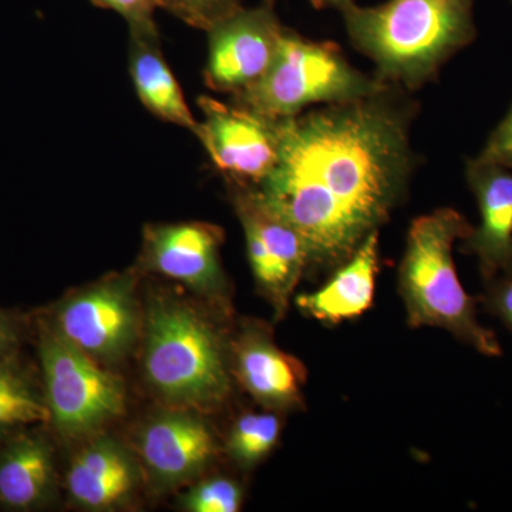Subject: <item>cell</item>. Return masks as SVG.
<instances>
[{
  "instance_id": "cell-4",
  "label": "cell",
  "mask_w": 512,
  "mask_h": 512,
  "mask_svg": "<svg viewBox=\"0 0 512 512\" xmlns=\"http://www.w3.org/2000/svg\"><path fill=\"white\" fill-rule=\"evenodd\" d=\"M143 366L150 386L177 407L215 409L231 393L232 370L221 336L187 303H151Z\"/></svg>"
},
{
  "instance_id": "cell-27",
  "label": "cell",
  "mask_w": 512,
  "mask_h": 512,
  "mask_svg": "<svg viewBox=\"0 0 512 512\" xmlns=\"http://www.w3.org/2000/svg\"><path fill=\"white\" fill-rule=\"evenodd\" d=\"M265 5L274 6L275 0H264Z\"/></svg>"
},
{
  "instance_id": "cell-3",
  "label": "cell",
  "mask_w": 512,
  "mask_h": 512,
  "mask_svg": "<svg viewBox=\"0 0 512 512\" xmlns=\"http://www.w3.org/2000/svg\"><path fill=\"white\" fill-rule=\"evenodd\" d=\"M453 208L412 222L399 268V293L412 328H439L484 356L503 355L493 330L478 320L476 301L458 278L453 248L473 231Z\"/></svg>"
},
{
  "instance_id": "cell-20",
  "label": "cell",
  "mask_w": 512,
  "mask_h": 512,
  "mask_svg": "<svg viewBox=\"0 0 512 512\" xmlns=\"http://www.w3.org/2000/svg\"><path fill=\"white\" fill-rule=\"evenodd\" d=\"M244 491L231 478L214 477L201 481L184 494L183 507L191 512H237L241 510Z\"/></svg>"
},
{
  "instance_id": "cell-18",
  "label": "cell",
  "mask_w": 512,
  "mask_h": 512,
  "mask_svg": "<svg viewBox=\"0 0 512 512\" xmlns=\"http://www.w3.org/2000/svg\"><path fill=\"white\" fill-rule=\"evenodd\" d=\"M47 423L45 393L19 352L0 360V446L20 431Z\"/></svg>"
},
{
  "instance_id": "cell-19",
  "label": "cell",
  "mask_w": 512,
  "mask_h": 512,
  "mask_svg": "<svg viewBox=\"0 0 512 512\" xmlns=\"http://www.w3.org/2000/svg\"><path fill=\"white\" fill-rule=\"evenodd\" d=\"M281 429V420L272 410L244 414L229 431V456L241 467H254L274 450Z\"/></svg>"
},
{
  "instance_id": "cell-14",
  "label": "cell",
  "mask_w": 512,
  "mask_h": 512,
  "mask_svg": "<svg viewBox=\"0 0 512 512\" xmlns=\"http://www.w3.org/2000/svg\"><path fill=\"white\" fill-rule=\"evenodd\" d=\"M136 463L119 441L110 437L87 444L73 458L66 484L70 497L92 511L111 510L121 505L137 487Z\"/></svg>"
},
{
  "instance_id": "cell-26",
  "label": "cell",
  "mask_w": 512,
  "mask_h": 512,
  "mask_svg": "<svg viewBox=\"0 0 512 512\" xmlns=\"http://www.w3.org/2000/svg\"><path fill=\"white\" fill-rule=\"evenodd\" d=\"M312 6L315 9L323 10V9H339L342 12L343 9L348 8V6L353 5L355 0H311Z\"/></svg>"
},
{
  "instance_id": "cell-16",
  "label": "cell",
  "mask_w": 512,
  "mask_h": 512,
  "mask_svg": "<svg viewBox=\"0 0 512 512\" xmlns=\"http://www.w3.org/2000/svg\"><path fill=\"white\" fill-rule=\"evenodd\" d=\"M377 272L379 231L370 234L355 254L336 269L328 284L299 295L296 305L305 315L330 325L357 318L373 305Z\"/></svg>"
},
{
  "instance_id": "cell-9",
  "label": "cell",
  "mask_w": 512,
  "mask_h": 512,
  "mask_svg": "<svg viewBox=\"0 0 512 512\" xmlns=\"http://www.w3.org/2000/svg\"><path fill=\"white\" fill-rule=\"evenodd\" d=\"M284 30L274 6L265 3L222 20L208 32L207 86L232 96L258 82L274 63Z\"/></svg>"
},
{
  "instance_id": "cell-12",
  "label": "cell",
  "mask_w": 512,
  "mask_h": 512,
  "mask_svg": "<svg viewBox=\"0 0 512 512\" xmlns=\"http://www.w3.org/2000/svg\"><path fill=\"white\" fill-rule=\"evenodd\" d=\"M468 187L476 197L480 225L463 241L476 256L485 281L512 268V171L481 158L468 160Z\"/></svg>"
},
{
  "instance_id": "cell-23",
  "label": "cell",
  "mask_w": 512,
  "mask_h": 512,
  "mask_svg": "<svg viewBox=\"0 0 512 512\" xmlns=\"http://www.w3.org/2000/svg\"><path fill=\"white\" fill-rule=\"evenodd\" d=\"M477 157L512 171V104Z\"/></svg>"
},
{
  "instance_id": "cell-1",
  "label": "cell",
  "mask_w": 512,
  "mask_h": 512,
  "mask_svg": "<svg viewBox=\"0 0 512 512\" xmlns=\"http://www.w3.org/2000/svg\"><path fill=\"white\" fill-rule=\"evenodd\" d=\"M413 109L389 86L281 120L278 163L255 187L301 235L309 266L339 268L389 220L413 171Z\"/></svg>"
},
{
  "instance_id": "cell-8",
  "label": "cell",
  "mask_w": 512,
  "mask_h": 512,
  "mask_svg": "<svg viewBox=\"0 0 512 512\" xmlns=\"http://www.w3.org/2000/svg\"><path fill=\"white\" fill-rule=\"evenodd\" d=\"M198 107L204 121L198 140L227 180L258 185L274 170L281 147V121L254 111L201 96Z\"/></svg>"
},
{
  "instance_id": "cell-22",
  "label": "cell",
  "mask_w": 512,
  "mask_h": 512,
  "mask_svg": "<svg viewBox=\"0 0 512 512\" xmlns=\"http://www.w3.org/2000/svg\"><path fill=\"white\" fill-rule=\"evenodd\" d=\"M93 5L111 9L126 19L131 39L154 40L160 42L154 12L157 0H92Z\"/></svg>"
},
{
  "instance_id": "cell-17",
  "label": "cell",
  "mask_w": 512,
  "mask_h": 512,
  "mask_svg": "<svg viewBox=\"0 0 512 512\" xmlns=\"http://www.w3.org/2000/svg\"><path fill=\"white\" fill-rule=\"evenodd\" d=\"M130 74L141 103L150 113L200 136L201 123L188 109L183 90L161 53L160 42L130 37Z\"/></svg>"
},
{
  "instance_id": "cell-24",
  "label": "cell",
  "mask_w": 512,
  "mask_h": 512,
  "mask_svg": "<svg viewBox=\"0 0 512 512\" xmlns=\"http://www.w3.org/2000/svg\"><path fill=\"white\" fill-rule=\"evenodd\" d=\"M485 303L512 332V268L491 279Z\"/></svg>"
},
{
  "instance_id": "cell-10",
  "label": "cell",
  "mask_w": 512,
  "mask_h": 512,
  "mask_svg": "<svg viewBox=\"0 0 512 512\" xmlns=\"http://www.w3.org/2000/svg\"><path fill=\"white\" fill-rule=\"evenodd\" d=\"M224 232L205 222L148 225L143 259L147 268L207 296L225 286L220 261Z\"/></svg>"
},
{
  "instance_id": "cell-6",
  "label": "cell",
  "mask_w": 512,
  "mask_h": 512,
  "mask_svg": "<svg viewBox=\"0 0 512 512\" xmlns=\"http://www.w3.org/2000/svg\"><path fill=\"white\" fill-rule=\"evenodd\" d=\"M39 359L50 423L62 436H87L123 413V380L67 342L47 322L39 326Z\"/></svg>"
},
{
  "instance_id": "cell-25",
  "label": "cell",
  "mask_w": 512,
  "mask_h": 512,
  "mask_svg": "<svg viewBox=\"0 0 512 512\" xmlns=\"http://www.w3.org/2000/svg\"><path fill=\"white\" fill-rule=\"evenodd\" d=\"M23 323L15 313L0 309V360L19 352Z\"/></svg>"
},
{
  "instance_id": "cell-2",
  "label": "cell",
  "mask_w": 512,
  "mask_h": 512,
  "mask_svg": "<svg viewBox=\"0 0 512 512\" xmlns=\"http://www.w3.org/2000/svg\"><path fill=\"white\" fill-rule=\"evenodd\" d=\"M476 0H387L343 9L350 42L375 63L377 79L417 90L476 39Z\"/></svg>"
},
{
  "instance_id": "cell-15",
  "label": "cell",
  "mask_w": 512,
  "mask_h": 512,
  "mask_svg": "<svg viewBox=\"0 0 512 512\" xmlns=\"http://www.w3.org/2000/svg\"><path fill=\"white\" fill-rule=\"evenodd\" d=\"M53 447L43 434L23 430L0 446V508L33 511L55 493Z\"/></svg>"
},
{
  "instance_id": "cell-21",
  "label": "cell",
  "mask_w": 512,
  "mask_h": 512,
  "mask_svg": "<svg viewBox=\"0 0 512 512\" xmlns=\"http://www.w3.org/2000/svg\"><path fill=\"white\" fill-rule=\"evenodd\" d=\"M158 8L168 10L195 29L210 32L214 26L244 8L242 0H157Z\"/></svg>"
},
{
  "instance_id": "cell-7",
  "label": "cell",
  "mask_w": 512,
  "mask_h": 512,
  "mask_svg": "<svg viewBox=\"0 0 512 512\" xmlns=\"http://www.w3.org/2000/svg\"><path fill=\"white\" fill-rule=\"evenodd\" d=\"M46 322L97 362H117L133 346L140 323L133 276H111L74 293Z\"/></svg>"
},
{
  "instance_id": "cell-13",
  "label": "cell",
  "mask_w": 512,
  "mask_h": 512,
  "mask_svg": "<svg viewBox=\"0 0 512 512\" xmlns=\"http://www.w3.org/2000/svg\"><path fill=\"white\" fill-rule=\"evenodd\" d=\"M231 370L238 382L265 409L285 412L303 403L306 369L275 345L259 326H248L232 346Z\"/></svg>"
},
{
  "instance_id": "cell-28",
  "label": "cell",
  "mask_w": 512,
  "mask_h": 512,
  "mask_svg": "<svg viewBox=\"0 0 512 512\" xmlns=\"http://www.w3.org/2000/svg\"><path fill=\"white\" fill-rule=\"evenodd\" d=\"M511 2H512V0H511Z\"/></svg>"
},
{
  "instance_id": "cell-11",
  "label": "cell",
  "mask_w": 512,
  "mask_h": 512,
  "mask_svg": "<svg viewBox=\"0 0 512 512\" xmlns=\"http://www.w3.org/2000/svg\"><path fill=\"white\" fill-rule=\"evenodd\" d=\"M138 448L151 478L163 487L197 477L217 450L208 424L187 407L158 413L148 421L141 430Z\"/></svg>"
},
{
  "instance_id": "cell-5",
  "label": "cell",
  "mask_w": 512,
  "mask_h": 512,
  "mask_svg": "<svg viewBox=\"0 0 512 512\" xmlns=\"http://www.w3.org/2000/svg\"><path fill=\"white\" fill-rule=\"evenodd\" d=\"M390 84L355 69L332 42H315L285 28L274 63L232 101L272 121L292 119L315 104L346 103L383 92Z\"/></svg>"
}]
</instances>
